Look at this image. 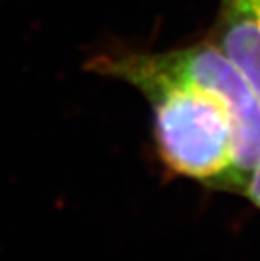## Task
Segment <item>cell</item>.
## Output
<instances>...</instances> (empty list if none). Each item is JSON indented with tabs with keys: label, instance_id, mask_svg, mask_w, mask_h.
I'll return each instance as SVG.
<instances>
[{
	"label": "cell",
	"instance_id": "1",
	"mask_svg": "<svg viewBox=\"0 0 260 261\" xmlns=\"http://www.w3.org/2000/svg\"><path fill=\"white\" fill-rule=\"evenodd\" d=\"M91 66L151 103L154 140L171 172L243 191L260 160V101L217 44L105 54Z\"/></svg>",
	"mask_w": 260,
	"mask_h": 261
},
{
	"label": "cell",
	"instance_id": "2",
	"mask_svg": "<svg viewBox=\"0 0 260 261\" xmlns=\"http://www.w3.org/2000/svg\"><path fill=\"white\" fill-rule=\"evenodd\" d=\"M215 44L260 101V0H220Z\"/></svg>",
	"mask_w": 260,
	"mask_h": 261
},
{
	"label": "cell",
	"instance_id": "3",
	"mask_svg": "<svg viewBox=\"0 0 260 261\" xmlns=\"http://www.w3.org/2000/svg\"><path fill=\"white\" fill-rule=\"evenodd\" d=\"M242 192L245 194L248 197V201L255 205L257 209H260V160L255 165V169L252 170V174L248 177L247 184L243 187Z\"/></svg>",
	"mask_w": 260,
	"mask_h": 261
}]
</instances>
